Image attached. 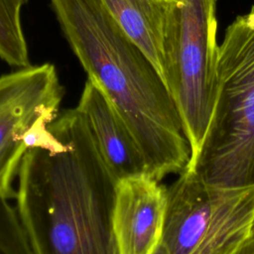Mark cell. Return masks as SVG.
Segmentation results:
<instances>
[{"label": "cell", "instance_id": "cell-1", "mask_svg": "<svg viewBox=\"0 0 254 254\" xmlns=\"http://www.w3.org/2000/svg\"><path fill=\"white\" fill-rule=\"evenodd\" d=\"M22 159L16 209L33 254H118L112 224L117 180L76 107Z\"/></svg>", "mask_w": 254, "mask_h": 254}, {"label": "cell", "instance_id": "cell-2", "mask_svg": "<svg viewBox=\"0 0 254 254\" xmlns=\"http://www.w3.org/2000/svg\"><path fill=\"white\" fill-rule=\"evenodd\" d=\"M73 54L108 97L161 181L190 160L177 106L159 71L127 37L102 0H50Z\"/></svg>", "mask_w": 254, "mask_h": 254}, {"label": "cell", "instance_id": "cell-3", "mask_svg": "<svg viewBox=\"0 0 254 254\" xmlns=\"http://www.w3.org/2000/svg\"><path fill=\"white\" fill-rule=\"evenodd\" d=\"M216 74L212 116L186 169L213 186L254 185V6L226 29Z\"/></svg>", "mask_w": 254, "mask_h": 254}, {"label": "cell", "instance_id": "cell-4", "mask_svg": "<svg viewBox=\"0 0 254 254\" xmlns=\"http://www.w3.org/2000/svg\"><path fill=\"white\" fill-rule=\"evenodd\" d=\"M217 0H171L163 80L179 111L190 158L199 150L217 95Z\"/></svg>", "mask_w": 254, "mask_h": 254}, {"label": "cell", "instance_id": "cell-5", "mask_svg": "<svg viewBox=\"0 0 254 254\" xmlns=\"http://www.w3.org/2000/svg\"><path fill=\"white\" fill-rule=\"evenodd\" d=\"M167 194L169 254H254V185L213 186L185 169Z\"/></svg>", "mask_w": 254, "mask_h": 254}, {"label": "cell", "instance_id": "cell-6", "mask_svg": "<svg viewBox=\"0 0 254 254\" xmlns=\"http://www.w3.org/2000/svg\"><path fill=\"white\" fill-rule=\"evenodd\" d=\"M64 92L49 63L0 75V198L16 197L22 159L52 136L50 125L60 114Z\"/></svg>", "mask_w": 254, "mask_h": 254}, {"label": "cell", "instance_id": "cell-7", "mask_svg": "<svg viewBox=\"0 0 254 254\" xmlns=\"http://www.w3.org/2000/svg\"><path fill=\"white\" fill-rule=\"evenodd\" d=\"M167 187L146 173L117 180L113 233L118 254H152L162 241Z\"/></svg>", "mask_w": 254, "mask_h": 254}, {"label": "cell", "instance_id": "cell-8", "mask_svg": "<svg viewBox=\"0 0 254 254\" xmlns=\"http://www.w3.org/2000/svg\"><path fill=\"white\" fill-rule=\"evenodd\" d=\"M76 109L84 117L104 163L116 180L146 173L132 134L103 90L90 78L84 83Z\"/></svg>", "mask_w": 254, "mask_h": 254}, {"label": "cell", "instance_id": "cell-9", "mask_svg": "<svg viewBox=\"0 0 254 254\" xmlns=\"http://www.w3.org/2000/svg\"><path fill=\"white\" fill-rule=\"evenodd\" d=\"M127 37L163 78L164 36L171 0H102Z\"/></svg>", "mask_w": 254, "mask_h": 254}, {"label": "cell", "instance_id": "cell-10", "mask_svg": "<svg viewBox=\"0 0 254 254\" xmlns=\"http://www.w3.org/2000/svg\"><path fill=\"white\" fill-rule=\"evenodd\" d=\"M29 0H0V59L16 67L30 65L21 14Z\"/></svg>", "mask_w": 254, "mask_h": 254}, {"label": "cell", "instance_id": "cell-11", "mask_svg": "<svg viewBox=\"0 0 254 254\" xmlns=\"http://www.w3.org/2000/svg\"><path fill=\"white\" fill-rule=\"evenodd\" d=\"M152 254H169L168 250L166 249V247L163 245V243L161 242L159 244V246L156 248V250L152 253Z\"/></svg>", "mask_w": 254, "mask_h": 254}]
</instances>
